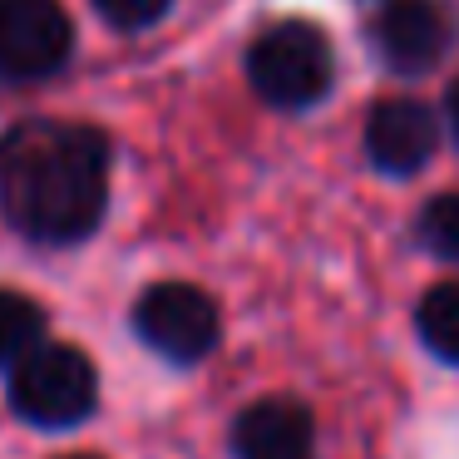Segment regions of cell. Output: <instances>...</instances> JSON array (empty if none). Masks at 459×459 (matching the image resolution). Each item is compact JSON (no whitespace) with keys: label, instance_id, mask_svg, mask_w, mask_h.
Listing matches in <instances>:
<instances>
[{"label":"cell","instance_id":"cell-9","mask_svg":"<svg viewBox=\"0 0 459 459\" xmlns=\"http://www.w3.org/2000/svg\"><path fill=\"white\" fill-rule=\"evenodd\" d=\"M415 331L429 356H439L445 366H459V281H439L420 297Z\"/></svg>","mask_w":459,"mask_h":459},{"label":"cell","instance_id":"cell-5","mask_svg":"<svg viewBox=\"0 0 459 459\" xmlns=\"http://www.w3.org/2000/svg\"><path fill=\"white\" fill-rule=\"evenodd\" d=\"M74 60V21L60 0H0V84H45Z\"/></svg>","mask_w":459,"mask_h":459},{"label":"cell","instance_id":"cell-1","mask_svg":"<svg viewBox=\"0 0 459 459\" xmlns=\"http://www.w3.org/2000/svg\"><path fill=\"white\" fill-rule=\"evenodd\" d=\"M114 143L84 119H15L0 134V218L35 247H74L109 212Z\"/></svg>","mask_w":459,"mask_h":459},{"label":"cell","instance_id":"cell-2","mask_svg":"<svg viewBox=\"0 0 459 459\" xmlns=\"http://www.w3.org/2000/svg\"><path fill=\"white\" fill-rule=\"evenodd\" d=\"M11 410L35 429H74L100 410V370L80 346L35 341L5 366Z\"/></svg>","mask_w":459,"mask_h":459},{"label":"cell","instance_id":"cell-3","mask_svg":"<svg viewBox=\"0 0 459 459\" xmlns=\"http://www.w3.org/2000/svg\"><path fill=\"white\" fill-rule=\"evenodd\" d=\"M247 84L281 114L316 109L336 84V50L311 21H277L247 45Z\"/></svg>","mask_w":459,"mask_h":459},{"label":"cell","instance_id":"cell-13","mask_svg":"<svg viewBox=\"0 0 459 459\" xmlns=\"http://www.w3.org/2000/svg\"><path fill=\"white\" fill-rule=\"evenodd\" d=\"M445 124H449V134H455V143H459V80L449 84V94H445Z\"/></svg>","mask_w":459,"mask_h":459},{"label":"cell","instance_id":"cell-11","mask_svg":"<svg viewBox=\"0 0 459 459\" xmlns=\"http://www.w3.org/2000/svg\"><path fill=\"white\" fill-rule=\"evenodd\" d=\"M415 242L439 262L459 267V193H435L415 212Z\"/></svg>","mask_w":459,"mask_h":459},{"label":"cell","instance_id":"cell-7","mask_svg":"<svg viewBox=\"0 0 459 459\" xmlns=\"http://www.w3.org/2000/svg\"><path fill=\"white\" fill-rule=\"evenodd\" d=\"M439 149V119L429 104L395 94V100H380L366 114V159L376 173L385 178H410L420 173Z\"/></svg>","mask_w":459,"mask_h":459},{"label":"cell","instance_id":"cell-14","mask_svg":"<svg viewBox=\"0 0 459 459\" xmlns=\"http://www.w3.org/2000/svg\"><path fill=\"white\" fill-rule=\"evenodd\" d=\"M65 459H104V455H65Z\"/></svg>","mask_w":459,"mask_h":459},{"label":"cell","instance_id":"cell-10","mask_svg":"<svg viewBox=\"0 0 459 459\" xmlns=\"http://www.w3.org/2000/svg\"><path fill=\"white\" fill-rule=\"evenodd\" d=\"M35 341H45V311L25 291L0 287V370L11 366L21 351H30Z\"/></svg>","mask_w":459,"mask_h":459},{"label":"cell","instance_id":"cell-6","mask_svg":"<svg viewBox=\"0 0 459 459\" xmlns=\"http://www.w3.org/2000/svg\"><path fill=\"white\" fill-rule=\"evenodd\" d=\"M370 45L395 74H429L455 45V15L445 0H385L370 21Z\"/></svg>","mask_w":459,"mask_h":459},{"label":"cell","instance_id":"cell-12","mask_svg":"<svg viewBox=\"0 0 459 459\" xmlns=\"http://www.w3.org/2000/svg\"><path fill=\"white\" fill-rule=\"evenodd\" d=\"M90 5L100 11L104 25H114V30H124V35L153 30V25L173 11V0H90Z\"/></svg>","mask_w":459,"mask_h":459},{"label":"cell","instance_id":"cell-4","mask_svg":"<svg viewBox=\"0 0 459 459\" xmlns=\"http://www.w3.org/2000/svg\"><path fill=\"white\" fill-rule=\"evenodd\" d=\"M134 336L169 366H198L222 341V311L193 281H153L134 301Z\"/></svg>","mask_w":459,"mask_h":459},{"label":"cell","instance_id":"cell-8","mask_svg":"<svg viewBox=\"0 0 459 459\" xmlns=\"http://www.w3.org/2000/svg\"><path fill=\"white\" fill-rule=\"evenodd\" d=\"M232 459H316V420L291 395H262L232 420Z\"/></svg>","mask_w":459,"mask_h":459}]
</instances>
